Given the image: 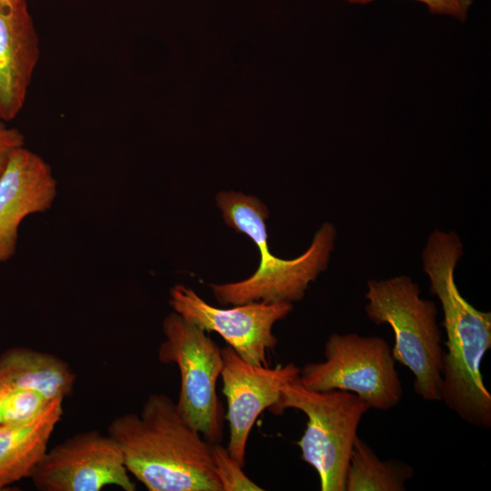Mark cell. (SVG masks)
<instances>
[{
  "mask_svg": "<svg viewBox=\"0 0 491 491\" xmlns=\"http://www.w3.org/2000/svg\"><path fill=\"white\" fill-rule=\"evenodd\" d=\"M463 254L457 233L439 229L429 235L422 251V269L444 314L446 351L441 401L463 421L488 429L491 395L483 380L481 363L491 348V313L476 309L456 286L455 270Z\"/></svg>",
  "mask_w": 491,
  "mask_h": 491,
  "instance_id": "1",
  "label": "cell"
},
{
  "mask_svg": "<svg viewBox=\"0 0 491 491\" xmlns=\"http://www.w3.org/2000/svg\"><path fill=\"white\" fill-rule=\"evenodd\" d=\"M107 434L120 446L128 473L147 490L222 491L211 444L183 418L166 395H149L139 415L115 417Z\"/></svg>",
  "mask_w": 491,
  "mask_h": 491,
  "instance_id": "2",
  "label": "cell"
},
{
  "mask_svg": "<svg viewBox=\"0 0 491 491\" xmlns=\"http://www.w3.org/2000/svg\"><path fill=\"white\" fill-rule=\"evenodd\" d=\"M365 297L368 318L392 328V356L413 374L415 392L426 401H441L445 350L436 303L420 297L418 285L405 275L368 280Z\"/></svg>",
  "mask_w": 491,
  "mask_h": 491,
  "instance_id": "3",
  "label": "cell"
},
{
  "mask_svg": "<svg viewBox=\"0 0 491 491\" xmlns=\"http://www.w3.org/2000/svg\"><path fill=\"white\" fill-rule=\"evenodd\" d=\"M294 408L306 417L297 446L301 459L316 471L321 491H345V480L357 428L370 406L356 395L342 390L314 391L298 378L285 385L275 415Z\"/></svg>",
  "mask_w": 491,
  "mask_h": 491,
  "instance_id": "4",
  "label": "cell"
},
{
  "mask_svg": "<svg viewBox=\"0 0 491 491\" xmlns=\"http://www.w3.org/2000/svg\"><path fill=\"white\" fill-rule=\"evenodd\" d=\"M325 360L300 368L298 380L314 391L342 390L366 401L370 408L386 411L402 399L403 386L391 348L376 336L331 334Z\"/></svg>",
  "mask_w": 491,
  "mask_h": 491,
  "instance_id": "5",
  "label": "cell"
},
{
  "mask_svg": "<svg viewBox=\"0 0 491 491\" xmlns=\"http://www.w3.org/2000/svg\"><path fill=\"white\" fill-rule=\"evenodd\" d=\"M165 340L157 354L164 364H175L180 373L176 402L183 418L209 443H220L222 408L216 383L222 369V353L206 331L175 311L162 325Z\"/></svg>",
  "mask_w": 491,
  "mask_h": 491,
  "instance_id": "6",
  "label": "cell"
},
{
  "mask_svg": "<svg viewBox=\"0 0 491 491\" xmlns=\"http://www.w3.org/2000/svg\"><path fill=\"white\" fill-rule=\"evenodd\" d=\"M266 220L262 216L250 218L241 229L259 249L261 259L257 269L238 282L211 284L218 303L236 306L255 301L296 302L304 298L309 284L327 268L336 238L333 224L324 223L309 247L299 256L287 260L269 250Z\"/></svg>",
  "mask_w": 491,
  "mask_h": 491,
  "instance_id": "7",
  "label": "cell"
},
{
  "mask_svg": "<svg viewBox=\"0 0 491 491\" xmlns=\"http://www.w3.org/2000/svg\"><path fill=\"white\" fill-rule=\"evenodd\" d=\"M169 305L187 321L221 336L239 356L257 366H268V356L277 344L273 326L293 310L292 303L263 301L220 308L182 284L171 288Z\"/></svg>",
  "mask_w": 491,
  "mask_h": 491,
  "instance_id": "8",
  "label": "cell"
},
{
  "mask_svg": "<svg viewBox=\"0 0 491 491\" xmlns=\"http://www.w3.org/2000/svg\"><path fill=\"white\" fill-rule=\"evenodd\" d=\"M31 478L40 491L136 489L117 442L97 430L75 434L47 450Z\"/></svg>",
  "mask_w": 491,
  "mask_h": 491,
  "instance_id": "9",
  "label": "cell"
},
{
  "mask_svg": "<svg viewBox=\"0 0 491 491\" xmlns=\"http://www.w3.org/2000/svg\"><path fill=\"white\" fill-rule=\"evenodd\" d=\"M222 391L226 398L225 419L229 426L230 456L246 465L249 434L257 417L278 401L282 387L297 379L300 368L294 363L274 367L257 366L244 360L229 346L221 348Z\"/></svg>",
  "mask_w": 491,
  "mask_h": 491,
  "instance_id": "10",
  "label": "cell"
},
{
  "mask_svg": "<svg viewBox=\"0 0 491 491\" xmlns=\"http://www.w3.org/2000/svg\"><path fill=\"white\" fill-rule=\"evenodd\" d=\"M56 195L49 164L25 146L18 149L0 176V263L15 254L22 222L49 210Z\"/></svg>",
  "mask_w": 491,
  "mask_h": 491,
  "instance_id": "11",
  "label": "cell"
},
{
  "mask_svg": "<svg viewBox=\"0 0 491 491\" xmlns=\"http://www.w3.org/2000/svg\"><path fill=\"white\" fill-rule=\"evenodd\" d=\"M40 57L39 36L26 0L0 1V119L22 110Z\"/></svg>",
  "mask_w": 491,
  "mask_h": 491,
  "instance_id": "12",
  "label": "cell"
},
{
  "mask_svg": "<svg viewBox=\"0 0 491 491\" xmlns=\"http://www.w3.org/2000/svg\"><path fill=\"white\" fill-rule=\"evenodd\" d=\"M63 400L54 399L30 420L0 425V490L31 477L63 416Z\"/></svg>",
  "mask_w": 491,
  "mask_h": 491,
  "instance_id": "13",
  "label": "cell"
},
{
  "mask_svg": "<svg viewBox=\"0 0 491 491\" xmlns=\"http://www.w3.org/2000/svg\"><path fill=\"white\" fill-rule=\"evenodd\" d=\"M70 366L56 356L26 347L0 355V383L39 392L50 401L68 396L75 383Z\"/></svg>",
  "mask_w": 491,
  "mask_h": 491,
  "instance_id": "14",
  "label": "cell"
},
{
  "mask_svg": "<svg viewBox=\"0 0 491 491\" xmlns=\"http://www.w3.org/2000/svg\"><path fill=\"white\" fill-rule=\"evenodd\" d=\"M413 468L397 460H381L372 447L356 436L346 474L345 491H404Z\"/></svg>",
  "mask_w": 491,
  "mask_h": 491,
  "instance_id": "15",
  "label": "cell"
},
{
  "mask_svg": "<svg viewBox=\"0 0 491 491\" xmlns=\"http://www.w3.org/2000/svg\"><path fill=\"white\" fill-rule=\"evenodd\" d=\"M50 402L39 392L0 383V425L30 420Z\"/></svg>",
  "mask_w": 491,
  "mask_h": 491,
  "instance_id": "16",
  "label": "cell"
},
{
  "mask_svg": "<svg viewBox=\"0 0 491 491\" xmlns=\"http://www.w3.org/2000/svg\"><path fill=\"white\" fill-rule=\"evenodd\" d=\"M210 444L212 460L222 491L263 490L244 473L243 467L230 456L226 447L220 443Z\"/></svg>",
  "mask_w": 491,
  "mask_h": 491,
  "instance_id": "17",
  "label": "cell"
},
{
  "mask_svg": "<svg viewBox=\"0 0 491 491\" xmlns=\"http://www.w3.org/2000/svg\"><path fill=\"white\" fill-rule=\"evenodd\" d=\"M352 5H366L375 0H343ZM423 3L435 15H449L466 21L473 0H415Z\"/></svg>",
  "mask_w": 491,
  "mask_h": 491,
  "instance_id": "18",
  "label": "cell"
},
{
  "mask_svg": "<svg viewBox=\"0 0 491 491\" xmlns=\"http://www.w3.org/2000/svg\"><path fill=\"white\" fill-rule=\"evenodd\" d=\"M24 134L15 127H8L0 119V176L7 167L14 154L25 146Z\"/></svg>",
  "mask_w": 491,
  "mask_h": 491,
  "instance_id": "19",
  "label": "cell"
},
{
  "mask_svg": "<svg viewBox=\"0 0 491 491\" xmlns=\"http://www.w3.org/2000/svg\"><path fill=\"white\" fill-rule=\"evenodd\" d=\"M2 2H5V3H8V4H18L24 0H0Z\"/></svg>",
  "mask_w": 491,
  "mask_h": 491,
  "instance_id": "20",
  "label": "cell"
}]
</instances>
